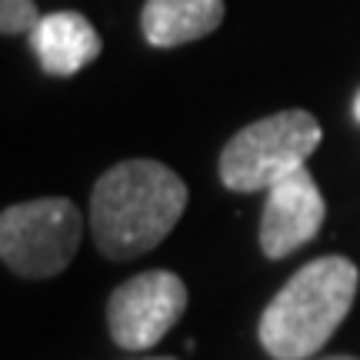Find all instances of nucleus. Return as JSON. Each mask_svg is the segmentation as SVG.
Listing matches in <instances>:
<instances>
[{
  "label": "nucleus",
  "instance_id": "1",
  "mask_svg": "<svg viewBox=\"0 0 360 360\" xmlns=\"http://www.w3.org/2000/svg\"><path fill=\"white\" fill-rule=\"evenodd\" d=\"M187 184L160 160H120L90 191V231L103 257L154 250L187 210Z\"/></svg>",
  "mask_w": 360,
  "mask_h": 360
},
{
  "label": "nucleus",
  "instance_id": "2",
  "mask_svg": "<svg viewBox=\"0 0 360 360\" xmlns=\"http://www.w3.org/2000/svg\"><path fill=\"white\" fill-rule=\"evenodd\" d=\"M360 270L354 260L327 254L300 267L260 314V347L274 360H307L334 337L354 307Z\"/></svg>",
  "mask_w": 360,
  "mask_h": 360
},
{
  "label": "nucleus",
  "instance_id": "3",
  "mask_svg": "<svg viewBox=\"0 0 360 360\" xmlns=\"http://www.w3.org/2000/svg\"><path fill=\"white\" fill-rule=\"evenodd\" d=\"M323 130L307 110H281L237 130L220 150V180L237 193L270 191L274 184L307 167Z\"/></svg>",
  "mask_w": 360,
  "mask_h": 360
},
{
  "label": "nucleus",
  "instance_id": "4",
  "mask_svg": "<svg viewBox=\"0 0 360 360\" xmlns=\"http://www.w3.org/2000/svg\"><path fill=\"white\" fill-rule=\"evenodd\" d=\"M80 237L84 220L67 197H37L0 214V257L17 277H57L70 267Z\"/></svg>",
  "mask_w": 360,
  "mask_h": 360
},
{
  "label": "nucleus",
  "instance_id": "5",
  "mask_svg": "<svg viewBox=\"0 0 360 360\" xmlns=\"http://www.w3.org/2000/svg\"><path fill=\"white\" fill-rule=\"evenodd\" d=\"M187 310V287L170 270H143L110 294L107 323L117 347L150 350Z\"/></svg>",
  "mask_w": 360,
  "mask_h": 360
},
{
  "label": "nucleus",
  "instance_id": "6",
  "mask_svg": "<svg viewBox=\"0 0 360 360\" xmlns=\"http://www.w3.org/2000/svg\"><path fill=\"white\" fill-rule=\"evenodd\" d=\"M327 204L317 187V180L304 170H294L290 177L274 184L267 191L264 210H260V250L270 260L294 254L297 247L310 244L323 227Z\"/></svg>",
  "mask_w": 360,
  "mask_h": 360
},
{
  "label": "nucleus",
  "instance_id": "7",
  "mask_svg": "<svg viewBox=\"0 0 360 360\" xmlns=\"http://www.w3.org/2000/svg\"><path fill=\"white\" fill-rule=\"evenodd\" d=\"M30 47L40 67L51 77H74L87 64L101 57V34L84 13L77 11H53L44 13L40 24L30 34Z\"/></svg>",
  "mask_w": 360,
  "mask_h": 360
},
{
  "label": "nucleus",
  "instance_id": "8",
  "mask_svg": "<svg viewBox=\"0 0 360 360\" xmlns=\"http://www.w3.org/2000/svg\"><path fill=\"white\" fill-rule=\"evenodd\" d=\"M224 0H147L141 30L150 47H184L224 24Z\"/></svg>",
  "mask_w": 360,
  "mask_h": 360
},
{
  "label": "nucleus",
  "instance_id": "9",
  "mask_svg": "<svg viewBox=\"0 0 360 360\" xmlns=\"http://www.w3.org/2000/svg\"><path fill=\"white\" fill-rule=\"evenodd\" d=\"M37 24H40V11L34 0H0V30H4V37L34 34Z\"/></svg>",
  "mask_w": 360,
  "mask_h": 360
},
{
  "label": "nucleus",
  "instance_id": "10",
  "mask_svg": "<svg viewBox=\"0 0 360 360\" xmlns=\"http://www.w3.org/2000/svg\"><path fill=\"white\" fill-rule=\"evenodd\" d=\"M354 120L360 124V90H357V97H354Z\"/></svg>",
  "mask_w": 360,
  "mask_h": 360
},
{
  "label": "nucleus",
  "instance_id": "11",
  "mask_svg": "<svg viewBox=\"0 0 360 360\" xmlns=\"http://www.w3.org/2000/svg\"><path fill=\"white\" fill-rule=\"evenodd\" d=\"M323 360H357V357H323Z\"/></svg>",
  "mask_w": 360,
  "mask_h": 360
},
{
  "label": "nucleus",
  "instance_id": "12",
  "mask_svg": "<svg viewBox=\"0 0 360 360\" xmlns=\"http://www.w3.org/2000/svg\"><path fill=\"white\" fill-rule=\"evenodd\" d=\"M147 360H174V357H147Z\"/></svg>",
  "mask_w": 360,
  "mask_h": 360
}]
</instances>
